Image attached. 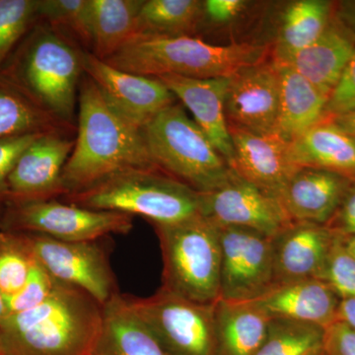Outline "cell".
<instances>
[{"label":"cell","mask_w":355,"mask_h":355,"mask_svg":"<svg viewBox=\"0 0 355 355\" xmlns=\"http://www.w3.org/2000/svg\"><path fill=\"white\" fill-rule=\"evenodd\" d=\"M78 107L76 144L62 171L64 197L87 190L118 173L157 168L142 130L116 114L87 76L81 77L79 84Z\"/></svg>","instance_id":"cell-1"},{"label":"cell","mask_w":355,"mask_h":355,"mask_svg":"<svg viewBox=\"0 0 355 355\" xmlns=\"http://www.w3.org/2000/svg\"><path fill=\"white\" fill-rule=\"evenodd\" d=\"M103 306L85 292L60 284L41 305L0 322L6 355H92Z\"/></svg>","instance_id":"cell-2"},{"label":"cell","mask_w":355,"mask_h":355,"mask_svg":"<svg viewBox=\"0 0 355 355\" xmlns=\"http://www.w3.org/2000/svg\"><path fill=\"white\" fill-rule=\"evenodd\" d=\"M83 53L67 34L39 21L0 73L58 120L74 125Z\"/></svg>","instance_id":"cell-3"},{"label":"cell","mask_w":355,"mask_h":355,"mask_svg":"<svg viewBox=\"0 0 355 355\" xmlns=\"http://www.w3.org/2000/svg\"><path fill=\"white\" fill-rule=\"evenodd\" d=\"M268 53L266 44L221 46L191 36L135 37L104 62L144 76L229 78L245 67L266 62Z\"/></svg>","instance_id":"cell-4"},{"label":"cell","mask_w":355,"mask_h":355,"mask_svg":"<svg viewBox=\"0 0 355 355\" xmlns=\"http://www.w3.org/2000/svg\"><path fill=\"white\" fill-rule=\"evenodd\" d=\"M64 202L84 209L140 216L153 224H171L200 214V193L158 168L118 173Z\"/></svg>","instance_id":"cell-5"},{"label":"cell","mask_w":355,"mask_h":355,"mask_svg":"<svg viewBox=\"0 0 355 355\" xmlns=\"http://www.w3.org/2000/svg\"><path fill=\"white\" fill-rule=\"evenodd\" d=\"M142 135L156 167L198 193L216 190L231 176L209 137L177 103L154 116Z\"/></svg>","instance_id":"cell-6"},{"label":"cell","mask_w":355,"mask_h":355,"mask_svg":"<svg viewBox=\"0 0 355 355\" xmlns=\"http://www.w3.org/2000/svg\"><path fill=\"white\" fill-rule=\"evenodd\" d=\"M153 226L162 252V288L193 302L216 303L221 268L216 224L200 214L176 223Z\"/></svg>","instance_id":"cell-7"},{"label":"cell","mask_w":355,"mask_h":355,"mask_svg":"<svg viewBox=\"0 0 355 355\" xmlns=\"http://www.w3.org/2000/svg\"><path fill=\"white\" fill-rule=\"evenodd\" d=\"M168 355H220L214 304H202L161 287L146 298L128 297Z\"/></svg>","instance_id":"cell-8"},{"label":"cell","mask_w":355,"mask_h":355,"mask_svg":"<svg viewBox=\"0 0 355 355\" xmlns=\"http://www.w3.org/2000/svg\"><path fill=\"white\" fill-rule=\"evenodd\" d=\"M133 216L84 209L57 200L10 202L0 230L35 233L69 242L99 241L105 236L128 234Z\"/></svg>","instance_id":"cell-9"},{"label":"cell","mask_w":355,"mask_h":355,"mask_svg":"<svg viewBox=\"0 0 355 355\" xmlns=\"http://www.w3.org/2000/svg\"><path fill=\"white\" fill-rule=\"evenodd\" d=\"M23 233L36 261L55 282L85 292L101 306L119 293L108 257L99 242L62 241Z\"/></svg>","instance_id":"cell-10"},{"label":"cell","mask_w":355,"mask_h":355,"mask_svg":"<svg viewBox=\"0 0 355 355\" xmlns=\"http://www.w3.org/2000/svg\"><path fill=\"white\" fill-rule=\"evenodd\" d=\"M218 231L219 299L254 301L260 298L275 286L273 237L245 228L218 227Z\"/></svg>","instance_id":"cell-11"},{"label":"cell","mask_w":355,"mask_h":355,"mask_svg":"<svg viewBox=\"0 0 355 355\" xmlns=\"http://www.w3.org/2000/svg\"><path fill=\"white\" fill-rule=\"evenodd\" d=\"M200 216L218 227L250 229L270 237L294 223L279 198L249 183L233 170L220 188L200 193Z\"/></svg>","instance_id":"cell-12"},{"label":"cell","mask_w":355,"mask_h":355,"mask_svg":"<svg viewBox=\"0 0 355 355\" xmlns=\"http://www.w3.org/2000/svg\"><path fill=\"white\" fill-rule=\"evenodd\" d=\"M83 71L116 114L140 130L159 112L176 103L174 94L156 77L114 69L91 51H84Z\"/></svg>","instance_id":"cell-13"},{"label":"cell","mask_w":355,"mask_h":355,"mask_svg":"<svg viewBox=\"0 0 355 355\" xmlns=\"http://www.w3.org/2000/svg\"><path fill=\"white\" fill-rule=\"evenodd\" d=\"M279 73L273 62L245 67L229 78L225 116L229 128L275 135L279 112Z\"/></svg>","instance_id":"cell-14"},{"label":"cell","mask_w":355,"mask_h":355,"mask_svg":"<svg viewBox=\"0 0 355 355\" xmlns=\"http://www.w3.org/2000/svg\"><path fill=\"white\" fill-rule=\"evenodd\" d=\"M76 139L69 133L39 135L21 153L8 178L10 202L57 200L64 196L62 176Z\"/></svg>","instance_id":"cell-15"},{"label":"cell","mask_w":355,"mask_h":355,"mask_svg":"<svg viewBox=\"0 0 355 355\" xmlns=\"http://www.w3.org/2000/svg\"><path fill=\"white\" fill-rule=\"evenodd\" d=\"M234 159L230 169L270 195L279 198L300 168L291 156V144L277 135H260L229 128Z\"/></svg>","instance_id":"cell-16"},{"label":"cell","mask_w":355,"mask_h":355,"mask_svg":"<svg viewBox=\"0 0 355 355\" xmlns=\"http://www.w3.org/2000/svg\"><path fill=\"white\" fill-rule=\"evenodd\" d=\"M156 78L162 81L176 99L189 109L198 128L231 168L234 148L225 116V96L230 77L197 79L163 76Z\"/></svg>","instance_id":"cell-17"},{"label":"cell","mask_w":355,"mask_h":355,"mask_svg":"<svg viewBox=\"0 0 355 355\" xmlns=\"http://www.w3.org/2000/svg\"><path fill=\"white\" fill-rule=\"evenodd\" d=\"M352 180L315 167H300L279 200L293 222L327 225L342 203Z\"/></svg>","instance_id":"cell-18"},{"label":"cell","mask_w":355,"mask_h":355,"mask_svg":"<svg viewBox=\"0 0 355 355\" xmlns=\"http://www.w3.org/2000/svg\"><path fill=\"white\" fill-rule=\"evenodd\" d=\"M336 237L326 225L303 222H294L275 235L272 238L275 286L318 277Z\"/></svg>","instance_id":"cell-19"},{"label":"cell","mask_w":355,"mask_h":355,"mask_svg":"<svg viewBox=\"0 0 355 355\" xmlns=\"http://www.w3.org/2000/svg\"><path fill=\"white\" fill-rule=\"evenodd\" d=\"M354 53L355 33L335 12L314 43L282 62H273L293 69L329 98Z\"/></svg>","instance_id":"cell-20"},{"label":"cell","mask_w":355,"mask_h":355,"mask_svg":"<svg viewBox=\"0 0 355 355\" xmlns=\"http://www.w3.org/2000/svg\"><path fill=\"white\" fill-rule=\"evenodd\" d=\"M340 298L324 280H293L275 284L254 300L270 318H284L327 329L336 322Z\"/></svg>","instance_id":"cell-21"},{"label":"cell","mask_w":355,"mask_h":355,"mask_svg":"<svg viewBox=\"0 0 355 355\" xmlns=\"http://www.w3.org/2000/svg\"><path fill=\"white\" fill-rule=\"evenodd\" d=\"M92 355H168L128 296L118 293L103 306L101 329Z\"/></svg>","instance_id":"cell-22"},{"label":"cell","mask_w":355,"mask_h":355,"mask_svg":"<svg viewBox=\"0 0 355 355\" xmlns=\"http://www.w3.org/2000/svg\"><path fill=\"white\" fill-rule=\"evenodd\" d=\"M275 65L279 69L280 83L275 135L291 144L324 120L329 98L293 69Z\"/></svg>","instance_id":"cell-23"},{"label":"cell","mask_w":355,"mask_h":355,"mask_svg":"<svg viewBox=\"0 0 355 355\" xmlns=\"http://www.w3.org/2000/svg\"><path fill=\"white\" fill-rule=\"evenodd\" d=\"M291 156L300 167L338 173L355 181V137L331 119H324L292 142Z\"/></svg>","instance_id":"cell-24"},{"label":"cell","mask_w":355,"mask_h":355,"mask_svg":"<svg viewBox=\"0 0 355 355\" xmlns=\"http://www.w3.org/2000/svg\"><path fill=\"white\" fill-rule=\"evenodd\" d=\"M220 355H254L265 342L270 318L254 301H226L214 304Z\"/></svg>","instance_id":"cell-25"},{"label":"cell","mask_w":355,"mask_h":355,"mask_svg":"<svg viewBox=\"0 0 355 355\" xmlns=\"http://www.w3.org/2000/svg\"><path fill=\"white\" fill-rule=\"evenodd\" d=\"M336 6L326 0L291 2L280 18L272 62H282L314 43L330 25Z\"/></svg>","instance_id":"cell-26"},{"label":"cell","mask_w":355,"mask_h":355,"mask_svg":"<svg viewBox=\"0 0 355 355\" xmlns=\"http://www.w3.org/2000/svg\"><path fill=\"white\" fill-rule=\"evenodd\" d=\"M144 0H90L91 53L108 60L135 38Z\"/></svg>","instance_id":"cell-27"},{"label":"cell","mask_w":355,"mask_h":355,"mask_svg":"<svg viewBox=\"0 0 355 355\" xmlns=\"http://www.w3.org/2000/svg\"><path fill=\"white\" fill-rule=\"evenodd\" d=\"M74 130L42 108L8 77L0 73V139Z\"/></svg>","instance_id":"cell-28"},{"label":"cell","mask_w":355,"mask_h":355,"mask_svg":"<svg viewBox=\"0 0 355 355\" xmlns=\"http://www.w3.org/2000/svg\"><path fill=\"white\" fill-rule=\"evenodd\" d=\"M202 20L200 0H144L135 38L191 36Z\"/></svg>","instance_id":"cell-29"},{"label":"cell","mask_w":355,"mask_h":355,"mask_svg":"<svg viewBox=\"0 0 355 355\" xmlns=\"http://www.w3.org/2000/svg\"><path fill=\"white\" fill-rule=\"evenodd\" d=\"M324 329L284 318H270L266 340L254 355H306L323 349Z\"/></svg>","instance_id":"cell-30"},{"label":"cell","mask_w":355,"mask_h":355,"mask_svg":"<svg viewBox=\"0 0 355 355\" xmlns=\"http://www.w3.org/2000/svg\"><path fill=\"white\" fill-rule=\"evenodd\" d=\"M35 263L24 233L0 230V291L4 300L24 286Z\"/></svg>","instance_id":"cell-31"},{"label":"cell","mask_w":355,"mask_h":355,"mask_svg":"<svg viewBox=\"0 0 355 355\" xmlns=\"http://www.w3.org/2000/svg\"><path fill=\"white\" fill-rule=\"evenodd\" d=\"M38 17L91 49L90 0H38Z\"/></svg>","instance_id":"cell-32"},{"label":"cell","mask_w":355,"mask_h":355,"mask_svg":"<svg viewBox=\"0 0 355 355\" xmlns=\"http://www.w3.org/2000/svg\"><path fill=\"white\" fill-rule=\"evenodd\" d=\"M38 22V0H0V69Z\"/></svg>","instance_id":"cell-33"},{"label":"cell","mask_w":355,"mask_h":355,"mask_svg":"<svg viewBox=\"0 0 355 355\" xmlns=\"http://www.w3.org/2000/svg\"><path fill=\"white\" fill-rule=\"evenodd\" d=\"M317 279L324 280L340 299L355 297V259L338 236Z\"/></svg>","instance_id":"cell-34"},{"label":"cell","mask_w":355,"mask_h":355,"mask_svg":"<svg viewBox=\"0 0 355 355\" xmlns=\"http://www.w3.org/2000/svg\"><path fill=\"white\" fill-rule=\"evenodd\" d=\"M58 284V282L36 261L24 286L11 297L6 299L7 315L25 312L41 305L50 297Z\"/></svg>","instance_id":"cell-35"},{"label":"cell","mask_w":355,"mask_h":355,"mask_svg":"<svg viewBox=\"0 0 355 355\" xmlns=\"http://www.w3.org/2000/svg\"><path fill=\"white\" fill-rule=\"evenodd\" d=\"M41 135L43 133L0 139V225L8 205V178L11 170L21 153Z\"/></svg>","instance_id":"cell-36"},{"label":"cell","mask_w":355,"mask_h":355,"mask_svg":"<svg viewBox=\"0 0 355 355\" xmlns=\"http://www.w3.org/2000/svg\"><path fill=\"white\" fill-rule=\"evenodd\" d=\"M352 111H355V53L329 96L324 119L336 118Z\"/></svg>","instance_id":"cell-37"},{"label":"cell","mask_w":355,"mask_h":355,"mask_svg":"<svg viewBox=\"0 0 355 355\" xmlns=\"http://www.w3.org/2000/svg\"><path fill=\"white\" fill-rule=\"evenodd\" d=\"M323 349L327 355H355V331L342 322L324 329Z\"/></svg>","instance_id":"cell-38"},{"label":"cell","mask_w":355,"mask_h":355,"mask_svg":"<svg viewBox=\"0 0 355 355\" xmlns=\"http://www.w3.org/2000/svg\"><path fill=\"white\" fill-rule=\"evenodd\" d=\"M326 226L340 237L355 235V181L350 184L335 216Z\"/></svg>","instance_id":"cell-39"},{"label":"cell","mask_w":355,"mask_h":355,"mask_svg":"<svg viewBox=\"0 0 355 355\" xmlns=\"http://www.w3.org/2000/svg\"><path fill=\"white\" fill-rule=\"evenodd\" d=\"M244 0H205L202 1L203 19L216 25H225L235 20L246 9Z\"/></svg>","instance_id":"cell-40"},{"label":"cell","mask_w":355,"mask_h":355,"mask_svg":"<svg viewBox=\"0 0 355 355\" xmlns=\"http://www.w3.org/2000/svg\"><path fill=\"white\" fill-rule=\"evenodd\" d=\"M336 322H342L355 331V297L340 299Z\"/></svg>","instance_id":"cell-41"},{"label":"cell","mask_w":355,"mask_h":355,"mask_svg":"<svg viewBox=\"0 0 355 355\" xmlns=\"http://www.w3.org/2000/svg\"><path fill=\"white\" fill-rule=\"evenodd\" d=\"M340 7L343 9H338V6H336V14L355 33V1L347 2Z\"/></svg>","instance_id":"cell-42"},{"label":"cell","mask_w":355,"mask_h":355,"mask_svg":"<svg viewBox=\"0 0 355 355\" xmlns=\"http://www.w3.org/2000/svg\"><path fill=\"white\" fill-rule=\"evenodd\" d=\"M331 120L338 123L343 130H347V132L355 137V111L336 116V118H331Z\"/></svg>","instance_id":"cell-43"},{"label":"cell","mask_w":355,"mask_h":355,"mask_svg":"<svg viewBox=\"0 0 355 355\" xmlns=\"http://www.w3.org/2000/svg\"><path fill=\"white\" fill-rule=\"evenodd\" d=\"M342 239L347 251H349L355 259V235L349 236V237H342Z\"/></svg>","instance_id":"cell-44"},{"label":"cell","mask_w":355,"mask_h":355,"mask_svg":"<svg viewBox=\"0 0 355 355\" xmlns=\"http://www.w3.org/2000/svg\"><path fill=\"white\" fill-rule=\"evenodd\" d=\"M6 300H4L3 295H2L1 291H0V322L6 317Z\"/></svg>","instance_id":"cell-45"},{"label":"cell","mask_w":355,"mask_h":355,"mask_svg":"<svg viewBox=\"0 0 355 355\" xmlns=\"http://www.w3.org/2000/svg\"><path fill=\"white\" fill-rule=\"evenodd\" d=\"M306 355H327L326 352L323 349L315 350V352H310V354Z\"/></svg>","instance_id":"cell-46"},{"label":"cell","mask_w":355,"mask_h":355,"mask_svg":"<svg viewBox=\"0 0 355 355\" xmlns=\"http://www.w3.org/2000/svg\"><path fill=\"white\" fill-rule=\"evenodd\" d=\"M0 355H6L3 352V349H2L1 342H0Z\"/></svg>","instance_id":"cell-47"}]
</instances>
